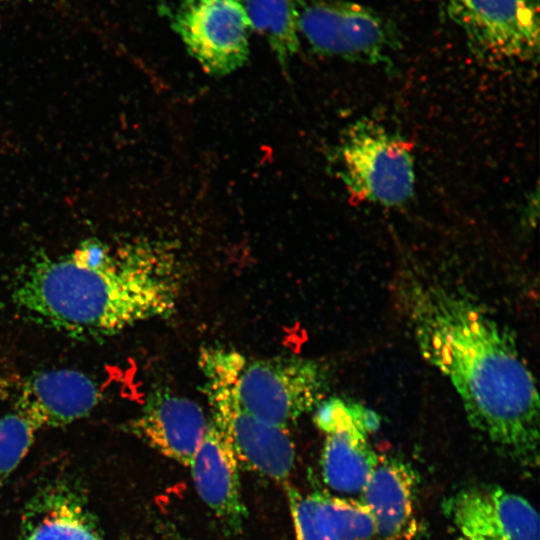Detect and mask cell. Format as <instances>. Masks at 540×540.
<instances>
[{"instance_id":"3","label":"cell","mask_w":540,"mask_h":540,"mask_svg":"<svg viewBox=\"0 0 540 540\" xmlns=\"http://www.w3.org/2000/svg\"><path fill=\"white\" fill-rule=\"evenodd\" d=\"M232 357L233 350L220 347L206 348L200 354L211 420L226 433L239 465L286 482L295 462L288 427L260 419L239 404L231 383Z\"/></svg>"},{"instance_id":"2","label":"cell","mask_w":540,"mask_h":540,"mask_svg":"<svg viewBox=\"0 0 540 540\" xmlns=\"http://www.w3.org/2000/svg\"><path fill=\"white\" fill-rule=\"evenodd\" d=\"M181 288L176 255L146 243L107 251L96 261L75 253L43 259L20 277L12 300L40 324L75 338L99 339L170 316Z\"/></svg>"},{"instance_id":"17","label":"cell","mask_w":540,"mask_h":540,"mask_svg":"<svg viewBox=\"0 0 540 540\" xmlns=\"http://www.w3.org/2000/svg\"><path fill=\"white\" fill-rule=\"evenodd\" d=\"M300 0H244L251 28L260 34L287 71L299 50Z\"/></svg>"},{"instance_id":"7","label":"cell","mask_w":540,"mask_h":540,"mask_svg":"<svg viewBox=\"0 0 540 540\" xmlns=\"http://www.w3.org/2000/svg\"><path fill=\"white\" fill-rule=\"evenodd\" d=\"M446 9L479 57L500 62L537 59L539 0H447Z\"/></svg>"},{"instance_id":"1","label":"cell","mask_w":540,"mask_h":540,"mask_svg":"<svg viewBox=\"0 0 540 540\" xmlns=\"http://www.w3.org/2000/svg\"><path fill=\"white\" fill-rule=\"evenodd\" d=\"M397 292L422 357L449 380L469 423L515 462L537 466L536 379L510 333L465 293L413 270Z\"/></svg>"},{"instance_id":"9","label":"cell","mask_w":540,"mask_h":540,"mask_svg":"<svg viewBox=\"0 0 540 540\" xmlns=\"http://www.w3.org/2000/svg\"><path fill=\"white\" fill-rule=\"evenodd\" d=\"M172 27L212 76L230 74L248 59L252 28L244 0H181Z\"/></svg>"},{"instance_id":"16","label":"cell","mask_w":540,"mask_h":540,"mask_svg":"<svg viewBox=\"0 0 540 540\" xmlns=\"http://www.w3.org/2000/svg\"><path fill=\"white\" fill-rule=\"evenodd\" d=\"M22 540H101L89 512L66 488H50L31 502Z\"/></svg>"},{"instance_id":"10","label":"cell","mask_w":540,"mask_h":540,"mask_svg":"<svg viewBox=\"0 0 540 540\" xmlns=\"http://www.w3.org/2000/svg\"><path fill=\"white\" fill-rule=\"evenodd\" d=\"M466 540H539V515L522 496L499 486H475L445 501Z\"/></svg>"},{"instance_id":"20","label":"cell","mask_w":540,"mask_h":540,"mask_svg":"<svg viewBox=\"0 0 540 540\" xmlns=\"http://www.w3.org/2000/svg\"><path fill=\"white\" fill-rule=\"evenodd\" d=\"M413 1H424V0H413Z\"/></svg>"},{"instance_id":"19","label":"cell","mask_w":540,"mask_h":540,"mask_svg":"<svg viewBox=\"0 0 540 540\" xmlns=\"http://www.w3.org/2000/svg\"><path fill=\"white\" fill-rule=\"evenodd\" d=\"M15 1H19V0H0V3H10V2H15Z\"/></svg>"},{"instance_id":"6","label":"cell","mask_w":540,"mask_h":540,"mask_svg":"<svg viewBox=\"0 0 540 540\" xmlns=\"http://www.w3.org/2000/svg\"><path fill=\"white\" fill-rule=\"evenodd\" d=\"M299 33L322 55L378 64L401 47L395 25L348 0H313L299 11Z\"/></svg>"},{"instance_id":"5","label":"cell","mask_w":540,"mask_h":540,"mask_svg":"<svg viewBox=\"0 0 540 540\" xmlns=\"http://www.w3.org/2000/svg\"><path fill=\"white\" fill-rule=\"evenodd\" d=\"M337 172L357 201L398 206L413 195L411 144L381 124L362 120L345 133L337 149Z\"/></svg>"},{"instance_id":"14","label":"cell","mask_w":540,"mask_h":540,"mask_svg":"<svg viewBox=\"0 0 540 540\" xmlns=\"http://www.w3.org/2000/svg\"><path fill=\"white\" fill-rule=\"evenodd\" d=\"M379 540H412L417 533L416 475L406 463L379 457L363 492Z\"/></svg>"},{"instance_id":"13","label":"cell","mask_w":540,"mask_h":540,"mask_svg":"<svg viewBox=\"0 0 540 540\" xmlns=\"http://www.w3.org/2000/svg\"><path fill=\"white\" fill-rule=\"evenodd\" d=\"M99 401V386L87 374L54 369L35 373L24 382L16 409L39 428L59 427L86 417Z\"/></svg>"},{"instance_id":"11","label":"cell","mask_w":540,"mask_h":540,"mask_svg":"<svg viewBox=\"0 0 540 540\" xmlns=\"http://www.w3.org/2000/svg\"><path fill=\"white\" fill-rule=\"evenodd\" d=\"M198 495L231 531L246 517L239 480V462L226 433L211 419L190 461Z\"/></svg>"},{"instance_id":"18","label":"cell","mask_w":540,"mask_h":540,"mask_svg":"<svg viewBox=\"0 0 540 540\" xmlns=\"http://www.w3.org/2000/svg\"><path fill=\"white\" fill-rule=\"evenodd\" d=\"M39 429L18 409L0 417V485L26 456Z\"/></svg>"},{"instance_id":"12","label":"cell","mask_w":540,"mask_h":540,"mask_svg":"<svg viewBox=\"0 0 540 540\" xmlns=\"http://www.w3.org/2000/svg\"><path fill=\"white\" fill-rule=\"evenodd\" d=\"M208 421L203 409L193 400L156 391L129 427L162 455L189 466Z\"/></svg>"},{"instance_id":"15","label":"cell","mask_w":540,"mask_h":540,"mask_svg":"<svg viewBox=\"0 0 540 540\" xmlns=\"http://www.w3.org/2000/svg\"><path fill=\"white\" fill-rule=\"evenodd\" d=\"M296 540H370L372 517L362 502L287 487Z\"/></svg>"},{"instance_id":"8","label":"cell","mask_w":540,"mask_h":540,"mask_svg":"<svg viewBox=\"0 0 540 540\" xmlns=\"http://www.w3.org/2000/svg\"><path fill=\"white\" fill-rule=\"evenodd\" d=\"M314 412L316 426L326 436L321 456L325 483L339 493H362L379 460L369 442L380 425L379 415L338 397L324 399Z\"/></svg>"},{"instance_id":"4","label":"cell","mask_w":540,"mask_h":540,"mask_svg":"<svg viewBox=\"0 0 540 540\" xmlns=\"http://www.w3.org/2000/svg\"><path fill=\"white\" fill-rule=\"evenodd\" d=\"M331 374L326 364L304 357L247 360L234 351L231 383L239 404L254 416L285 426L326 399Z\"/></svg>"}]
</instances>
